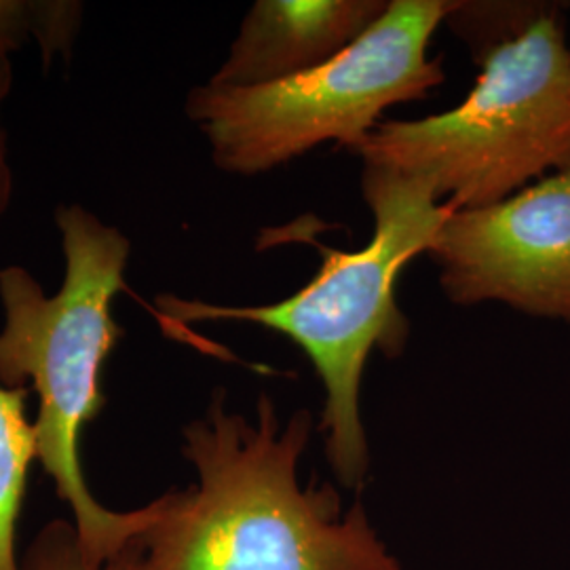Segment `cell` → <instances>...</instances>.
Here are the masks:
<instances>
[{"instance_id": "8fae6325", "label": "cell", "mask_w": 570, "mask_h": 570, "mask_svg": "<svg viewBox=\"0 0 570 570\" xmlns=\"http://www.w3.org/2000/svg\"><path fill=\"white\" fill-rule=\"evenodd\" d=\"M13 89V63L11 53L0 51V218L7 214L11 199H13V169L9 164V144H7V129L2 121V108Z\"/></svg>"}, {"instance_id": "6da1fadb", "label": "cell", "mask_w": 570, "mask_h": 570, "mask_svg": "<svg viewBox=\"0 0 570 570\" xmlns=\"http://www.w3.org/2000/svg\"><path fill=\"white\" fill-rule=\"evenodd\" d=\"M313 433L308 410L284 423L263 393L249 419L216 389L183 429L197 482L155 499L127 570H407L362 503L343 508L334 487L301 482Z\"/></svg>"}, {"instance_id": "ba28073f", "label": "cell", "mask_w": 570, "mask_h": 570, "mask_svg": "<svg viewBox=\"0 0 570 570\" xmlns=\"http://www.w3.org/2000/svg\"><path fill=\"white\" fill-rule=\"evenodd\" d=\"M28 389L0 385V570H23L18 560V522L37 461L35 423L26 416Z\"/></svg>"}, {"instance_id": "8992f818", "label": "cell", "mask_w": 570, "mask_h": 570, "mask_svg": "<svg viewBox=\"0 0 570 570\" xmlns=\"http://www.w3.org/2000/svg\"><path fill=\"white\" fill-rule=\"evenodd\" d=\"M428 256L454 305L503 303L570 326V167L499 204L450 205Z\"/></svg>"}, {"instance_id": "52a82bcc", "label": "cell", "mask_w": 570, "mask_h": 570, "mask_svg": "<svg viewBox=\"0 0 570 570\" xmlns=\"http://www.w3.org/2000/svg\"><path fill=\"white\" fill-rule=\"evenodd\" d=\"M387 0H258L207 82L261 87L338 58L387 11Z\"/></svg>"}, {"instance_id": "7a4b0ae2", "label": "cell", "mask_w": 570, "mask_h": 570, "mask_svg": "<svg viewBox=\"0 0 570 570\" xmlns=\"http://www.w3.org/2000/svg\"><path fill=\"white\" fill-rule=\"evenodd\" d=\"M56 225L63 252L56 294L47 296L23 266L0 268V385L37 393V461L70 508L85 556L104 564L129 550L155 515V501L131 511L104 508L81 463L82 431L106 404L104 364L125 336L112 303L125 289L131 242L82 205L58 207Z\"/></svg>"}, {"instance_id": "30bf717a", "label": "cell", "mask_w": 570, "mask_h": 570, "mask_svg": "<svg viewBox=\"0 0 570 570\" xmlns=\"http://www.w3.org/2000/svg\"><path fill=\"white\" fill-rule=\"evenodd\" d=\"M23 570H127V551L110 562L85 556L72 522L56 520L37 534L23 556Z\"/></svg>"}, {"instance_id": "9c48e42d", "label": "cell", "mask_w": 570, "mask_h": 570, "mask_svg": "<svg viewBox=\"0 0 570 570\" xmlns=\"http://www.w3.org/2000/svg\"><path fill=\"white\" fill-rule=\"evenodd\" d=\"M81 20V2L0 0V51L13 53L35 41L49 66L56 56H70Z\"/></svg>"}, {"instance_id": "5b68a950", "label": "cell", "mask_w": 570, "mask_h": 570, "mask_svg": "<svg viewBox=\"0 0 570 570\" xmlns=\"http://www.w3.org/2000/svg\"><path fill=\"white\" fill-rule=\"evenodd\" d=\"M454 0H391L362 39L311 72L261 87L205 82L188 91L184 112L205 136L214 165L261 176L320 144L353 153L395 104L419 102L446 72L429 56Z\"/></svg>"}, {"instance_id": "277c9868", "label": "cell", "mask_w": 570, "mask_h": 570, "mask_svg": "<svg viewBox=\"0 0 570 570\" xmlns=\"http://www.w3.org/2000/svg\"><path fill=\"white\" fill-rule=\"evenodd\" d=\"M482 72L465 102L419 121H383L355 155L449 197L499 204L570 167V47L556 4L505 39L471 49Z\"/></svg>"}, {"instance_id": "3957f363", "label": "cell", "mask_w": 570, "mask_h": 570, "mask_svg": "<svg viewBox=\"0 0 570 570\" xmlns=\"http://www.w3.org/2000/svg\"><path fill=\"white\" fill-rule=\"evenodd\" d=\"M362 193L374 218L372 239L357 252L317 244L322 265L296 294L279 303L230 306L161 294L155 305L176 326L242 322L282 334L298 346L324 387L320 433L336 480L357 490L370 471L362 416L367 357L406 351L410 322L397 305V277L410 261L428 254L449 214L433 188L389 167L364 165Z\"/></svg>"}]
</instances>
